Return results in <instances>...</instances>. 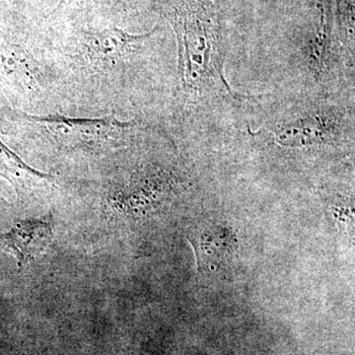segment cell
Segmentation results:
<instances>
[{
    "mask_svg": "<svg viewBox=\"0 0 355 355\" xmlns=\"http://www.w3.org/2000/svg\"><path fill=\"white\" fill-rule=\"evenodd\" d=\"M159 26L132 34L113 22H78L42 37L62 87L65 114L143 117L140 97L159 62Z\"/></svg>",
    "mask_w": 355,
    "mask_h": 355,
    "instance_id": "1",
    "label": "cell"
},
{
    "mask_svg": "<svg viewBox=\"0 0 355 355\" xmlns=\"http://www.w3.org/2000/svg\"><path fill=\"white\" fill-rule=\"evenodd\" d=\"M152 121L143 117L29 114L2 106L0 134L24 154L48 161L96 162L132 145Z\"/></svg>",
    "mask_w": 355,
    "mask_h": 355,
    "instance_id": "2",
    "label": "cell"
},
{
    "mask_svg": "<svg viewBox=\"0 0 355 355\" xmlns=\"http://www.w3.org/2000/svg\"><path fill=\"white\" fill-rule=\"evenodd\" d=\"M161 13L172 26L177 40V67L171 96L175 121L204 99H249L236 93L226 81L225 39L211 0H164Z\"/></svg>",
    "mask_w": 355,
    "mask_h": 355,
    "instance_id": "3",
    "label": "cell"
},
{
    "mask_svg": "<svg viewBox=\"0 0 355 355\" xmlns=\"http://www.w3.org/2000/svg\"><path fill=\"white\" fill-rule=\"evenodd\" d=\"M0 96L6 107L29 114H65L60 79L42 37L0 36Z\"/></svg>",
    "mask_w": 355,
    "mask_h": 355,
    "instance_id": "4",
    "label": "cell"
},
{
    "mask_svg": "<svg viewBox=\"0 0 355 355\" xmlns=\"http://www.w3.org/2000/svg\"><path fill=\"white\" fill-rule=\"evenodd\" d=\"M278 143L286 146H306L330 143L336 134H343V123L332 110L314 109L298 119L278 123L273 132Z\"/></svg>",
    "mask_w": 355,
    "mask_h": 355,
    "instance_id": "5",
    "label": "cell"
},
{
    "mask_svg": "<svg viewBox=\"0 0 355 355\" xmlns=\"http://www.w3.org/2000/svg\"><path fill=\"white\" fill-rule=\"evenodd\" d=\"M51 217L19 219L8 232L0 233V249L16 258L23 269L34 258L47 253L53 245Z\"/></svg>",
    "mask_w": 355,
    "mask_h": 355,
    "instance_id": "6",
    "label": "cell"
},
{
    "mask_svg": "<svg viewBox=\"0 0 355 355\" xmlns=\"http://www.w3.org/2000/svg\"><path fill=\"white\" fill-rule=\"evenodd\" d=\"M0 175L10 183L20 201L38 199L60 188L56 175L32 167L1 138Z\"/></svg>",
    "mask_w": 355,
    "mask_h": 355,
    "instance_id": "7",
    "label": "cell"
},
{
    "mask_svg": "<svg viewBox=\"0 0 355 355\" xmlns=\"http://www.w3.org/2000/svg\"><path fill=\"white\" fill-rule=\"evenodd\" d=\"M186 239L194 248L199 273L215 271L234 251V233L223 225H212L195 231L188 234Z\"/></svg>",
    "mask_w": 355,
    "mask_h": 355,
    "instance_id": "8",
    "label": "cell"
},
{
    "mask_svg": "<svg viewBox=\"0 0 355 355\" xmlns=\"http://www.w3.org/2000/svg\"><path fill=\"white\" fill-rule=\"evenodd\" d=\"M289 355H301V354H289Z\"/></svg>",
    "mask_w": 355,
    "mask_h": 355,
    "instance_id": "9",
    "label": "cell"
}]
</instances>
